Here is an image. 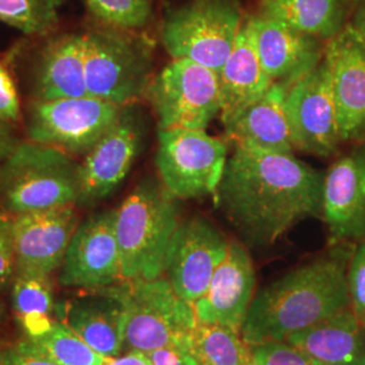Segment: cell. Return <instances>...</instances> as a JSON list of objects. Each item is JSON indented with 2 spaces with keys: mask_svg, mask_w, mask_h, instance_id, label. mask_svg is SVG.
Here are the masks:
<instances>
[{
  "mask_svg": "<svg viewBox=\"0 0 365 365\" xmlns=\"http://www.w3.org/2000/svg\"><path fill=\"white\" fill-rule=\"evenodd\" d=\"M324 180L292 153L235 149L215 199L245 242L269 247L297 223L322 214Z\"/></svg>",
  "mask_w": 365,
  "mask_h": 365,
  "instance_id": "6da1fadb",
  "label": "cell"
},
{
  "mask_svg": "<svg viewBox=\"0 0 365 365\" xmlns=\"http://www.w3.org/2000/svg\"><path fill=\"white\" fill-rule=\"evenodd\" d=\"M352 253L339 247L256 292L241 330L242 339L249 346L282 342L349 309Z\"/></svg>",
  "mask_w": 365,
  "mask_h": 365,
  "instance_id": "7a4b0ae2",
  "label": "cell"
},
{
  "mask_svg": "<svg viewBox=\"0 0 365 365\" xmlns=\"http://www.w3.org/2000/svg\"><path fill=\"white\" fill-rule=\"evenodd\" d=\"M179 225L175 197L164 185L149 179L140 182L117 210L122 280L161 277Z\"/></svg>",
  "mask_w": 365,
  "mask_h": 365,
  "instance_id": "3957f363",
  "label": "cell"
},
{
  "mask_svg": "<svg viewBox=\"0 0 365 365\" xmlns=\"http://www.w3.org/2000/svg\"><path fill=\"white\" fill-rule=\"evenodd\" d=\"M101 291L120 304L123 341L130 351L192 348L194 307L175 292L167 277L120 280Z\"/></svg>",
  "mask_w": 365,
  "mask_h": 365,
  "instance_id": "277c9868",
  "label": "cell"
},
{
  "mask_svg": "<svg viewBox=\"0 0 365 365\" xmlns=\"http://www.w3.org/2000/svg\"><path fill=\"white\" fill-rule=\"evenodd\" d=\"M78 173L66 152L21 141L0 163V200L11 215L78 205Z\"/></svg>",
  "mask_w": 365,
  "mask_h": 365,
  "instance_id": "5b68a950",
  "label": "cell"
},
{
  "mask_svg": "<svg viewBox=\"0 0 365 365\" xmlns=\"http://www.w3.org/2000/svg\"><path fill=\"white\" fill-rule=\"evenodd\" d=\"M81 34L88 95L119 107L145 98L153 78V48L146 37L106 25Z\"/></svg>",
  "mask_w": 365,
  "mask_h": 365,
  "instance_id": "8992f818",
  "label": "cell"
},
{
  "mask_svg": "<svg viewBox=\"0 0 365 365\" xmlns=\"http://www.w3.org/2000/svg\"><path fill=\"white\" fill-rule=\"evenodd\" d=\"M242 24L240 0H188L165 13L160 41L172 60H190L218 73Z\"/></svg>",
  "mask_w": 365,
  "mask_h": 365,
  "instance_id": "52a82bcc",
  "label": "cell"
},
{
  "mask_svg": "<svg viewBox=\"0 0 365 365\" xmlns=\"http://www.w3.org/2000/svg\"><path fill=\"white\" fill-rule=\"evenodd\" d=\"M227 163V144L202 129H158L156 167L175 199L215 195Z\"/></svg>",
  "mask_w": 365,
  "mask_h": 365,
  "instance_id": "ba28073f",
  "label": "cell"
},
{
  "mask_svg": "<svg viewBox=\"0 0 365 365\" xmlns=\"http://www.w3.org/2000/svg\"><path fill=\"white\" fill-rule=\"evenodd\" d=\"M145 98L153 107L158 129L206 128L221 114L218 73L190 60H173L152 78Z\"/></svg>",
  "mask_w": 365,
  "mask_h": 365,
  "instance_id": "9c48e42d",
  "label": "cell"
},
{
  "mask_svg": "<svg viewBox=\"0 0 365 365\" xmlns=\"http://www.w3.org/2000/svg\"><path fill=\"white\" fill-rule=\"evenodd\" d=\"M122 108L91 95L31 101L27 108V137L69 155H87L117 122Z\"/></svg>",
  "mask_w": 365,
  "mask_h": 365,
  "instance_id": "30bf717a",
  "label": "cell"
},
{
  "mask_svg": "<svg viewBox=\"0 0 365 365\" xmlns=\"http://www.w3.org/2000/svg\"><path fill=\"white\" fill-rule=\"evenodd\" d=\"M144 140L141 114L133 105L123 107L117 122L78 164V205L93 206L111 195L129 175Z\"/></svg>",
  "mask_w": 365,
  "mask_h": 365,
  "instance_id": "8fae6325",
  "label": "cell"
},
{
  "mask_svg": "<svg viewBox=\"0 0 365 365\" xmlns=\"http://www.w3.org/2000/svg\"><path fill=\"white\" fill-rule=\"evenodd\" d=\"M286 113L294 149L322 158L337 152L342 141L325 58L288 90Z\"/></svg>",
  "mask_w": 365,
  "mask_h": 365,
  "instance_id": "7c38bea8",
  "label": "cell"
},
{
  "mask_svg": "<svg viewBox=\"0 0 365 365\" xmlns=\"http://www.w3.org/2000/svg\"><path fill=\"white\" fill-rule=\"evenodd\" d=\"M115 220L117 211L107 210L78 225L61 264V284L101 289L122 280Z\"/></svg>",
  "mask_w": 365,
  "mask_h": 365,
  "instance_id": "4fadbf2b",
  "label": "cell"
},
{
  "mask_svg": "<svg viewBox=\"0 0 365 365\" xmlns=\"http://www.w3.org/2000/svg\"><path fill=\"white\" fill-rule=\"evenodd\" d=\"M229 241L203 217L180 222L172 238L165 272L175 292L194 306L221 264Z\"/></svg>",
  "mask_w": 365,
  "mask_h": 365,
  "instance_id": "5bb4252c",
  "label": "cell"
},
{
  "mask_svg": "<svg viewBox=\"0 0 365 365\" xmlns=\"http://www.w3.org/2000/svg\"><path fill=\"white\" fill-rule=\"evenodd\" d=\"M342 143L365 144V41L348 24L327 41L325 56Z\"/></svg>",
  "mask_w": 365,
  "mask_h": 365,
  "instance_id": "9a60e30c",
  "label": "cell"
},
{
  "mask_svg": "<svg viewBox=\"0 0 365 365\" xmlns=\"http://www.w3.org/2000/svg\"><path fill=\"white\" fill-rule=\"evenodd\" d=\"M78 226L75 205L13 215L16 274L49 276L61 267Z\"/></svg>",
  "mask_w": 365,
  "mask_h": 365,
  "instance_id": "2e32d148",
  "label": "cell"
},
{
  "mask_svg": "<svg viewBox=\"0 0 365 365\" xmlns=\"http://www.w3.org/2000/svg\"><path fill=\"white\" fill-rule=\"evenodd\" d=\"M256 295V272L248 250L230 241L206 292L196 300V324L218 325L241 336Z\"/></svg>",
  "mask_w": 365,
  "mask_h": 365,
  "instance_id": "e0dca14e",
  "label": "cell"
},
{
  "mask_svg": "<svg viewBox=\"0 0 365 365\" xmlns=\"http://www.w3.org/2000/svg\"><path fill=\"white\" fill-rule=\"evenodd\" d=\"M248 19L261 66L274 83L291 88L322 63L325 56L322 39L262 15Z\"/></svg>",
  "mask_w": 365,
  "mask_h": 365,
  "instance_id": "ac0fdd59",
  "label": "cell"
},
{
  "mask_svg": "<svg viewBox=\"0 0 365 365\" xmlns=\"http://www.w3.org/2000/svg\"><path fill=\"white\" fill-rule=\"evenodd\" d=\"M322 217L336 244L365 240V144L337 160L324 180Z\"/></svg>",
  "mask_w": 365,
  "mask_h": 365,
  "instance_id": "d6986e66",
  "label": "cell"
},
{
  "mask_svg": "<svg viewBox=\"0 0 365 365\" xmlns=\"http://www.w3.org/2000/svg\"><path fill=\"white\" fill-rule=\"evenodd\" d=\"M31 71V101L88 95L83 34L64 33L48 39L39 48Z\"/></svg>",
  "mask_w": 365,
  "mask_h": 365,
  "instance_id": "ffe728a7",
  "label": "cell"
},
{
  "mask_svg": "<svg viewBox=\"0 0 365 365\" xmlns=\"http://www.w3.org/2000/svg\"><path fill=\"white\" fill-rule=\"evenodd\" d=\"M61 300L54 306L64 327L78 334L92 349L106 357H117L125 346L122 331V309L117 300L101 289Z\"/></svg>",
  "mask_w": 365,
  "mask_h": 365,
  "instance_id": "44dd1931",
  "label": "cell"
},
{
  "mask_svg": "<svg viewBox=\"0 0 365 365\" xmlns=\"http://www.w3.org/2000/svg\"><path fill=\"white\" fill-rule=\"evenodd\" d=\"M223 126L260 101L274 81L261 66L248 16L235 39V48L218 72Z\"/></svg>",
  "mask_w": 365,
  "mask_h": 365,
  "instance_id": "7402d4cb",
  "label": "cell"
},
{
  "mask_svg": "<svg viewBox=\"0 0 365 365\" xmlns=\"http://www.w3.org/2000/svg\"><path fill=\"white\" fill-rule=\"evenodd\" d=\"M286 84L274 83L256 103L225 126V138L235 149L292 153V141L286 113Z\"/></svg>",
  "mask_w": 365,
  "mask_h": 365,
  "instance_id": "603a6c76",
  "label": "cell"
},
{
  "mask_svg": "<svg viewBox=\"0 0 365 365\" xmlns=\"http://www.w3.org/2000/svg\"><path fill=\"white\" fill-rule=\"evenodd\" d=\"M286 342L327 365H365V327L351 307L289 336Z\"/></svg>",
  "mask_w": 365,
  "mask_h": 365,
  "instance_id": "cb8c5ba5",
  "label": "cell"
},
{
  "mask_svg": "<svg viewBox=\"0 0 365 365\" xmlns=\"http://www.w3.org/2000/svg\"><path fill=\"white\" fill-rule=\"evenodd\" d=\"M349 0H261L259 15L322 41L346 26Z\"/></svg>",
  "mask_w": 365,
  "mask_h": 365,
  "instance_id": "d4e9b609",
  "label": "cell"
},
{
  "mask_svg": "<svg viewBox=\"0 0 365 365\" xmlns=\"http://www.w3.org/2000/svg\"><path fill=\"white\" fill-rule=\"evenodd\" d=\"M192 352L199 365H247L252 351L240 334L218 325L196 324Z\"/></svg>",
  "mask_w": 365,
  "mask_h": 365,
  "instance_id": "484cf974",
  "label": "cell"
},
{
  "mask_svg": "<svg viewBox=\"0 0 365 365\" xmlns=\"http://www.w3.org/2000/svg\"><path fill=\"white\" fill-rule=\"evenodd\" d=\"M68 0H0V22L26 36H48Z\"/></svg>",
  "mask_w": 365,
  "mask_h": 365,
  "instance_id": "4316f807",
  "label": "cell"
},
{
  "mask_svg": "<svg viewBox=\"0 0 365 365\" xmlns=\"http://www.w3.org/2000/svg\"><path fill=\"white\" fill-rule=\"evenodd\" d=\"M30 339L58 365H105L108 360L60 322L45 336Z\"/></svg>",
  "mask_w": 365,
  "mask_h": 365,
  "instance_id": "83f0119b",
  "label": "cell"
},
{
  "mask_svg": "<svg viewBox=\"0 0 365 365\" xmlns=\"http://www.w3.org/2000/svg\"><path fill=\"white\" fill-rule=\"evenodd\" d=\"M88 11L106 26L140 30L152 19L150 0H83Z\"/></svg>",
  "mask_w": 365,
  "mask_h": 365,
  "instance_id": "f1b7e54d",
  "label": "cell"
},
{
  "mask_svg": "<svg viewBox=\"0 0 365 365\" xmlns=\"http://www.w3.org/2000/svg\"><path fill=\"white\" fill-rule=\"evenodd\" d=\"M16 318L30 313L51 314L54 309L49 276L16 274L13 287Z\"/></svg>",
  "mask_w": 365,
  "mask_h": 365,
  "instance_id": "f546056e",
  "label": "cell"
},
{
  "mask_svg": "<svg viewBox=\"0 0 365 365\" xmlns=\"http://www.w3.org/2000/svg\"><path fill=\"white\" fill-rule=\"evenodd\" d=\"M252 357L264 365H327L286 341L250 346Z\"/></svg>",
  "mask_w": 365,
  "mask_h": 365,
  "instance_id": "4dcf8cb0",
  "label": "cell"
},
{
  "mask_svg": "<svg viewBox=\"0 0 365 365\" xmlns=\"http://www.w3.org/2000/svg\"><path fill=\"white\" fill-rule=\"evenodd\" d=\"M348 287L351 298V310L365 327V240L353 250L348 268Z\"/></svg>",
  "mask_w": 365,
  "mask_h": 365,
  "instance_id": "1f68e13d",
  "label": "cell"
},
{
  "mask_svg": "<svg viewBox=\"0 0 365 365\" xmlns=\"http://www.w3.org/2000/svg\"><path fill=\"white\" fill-rule=\"evenodd\" d=\"M0 365H58L33 344L30 339H21L16 345L0 351Z\"/></svg>",
  "mask_w": 365,
  "mask_h": 365,
  "instance_id": "d6a6232c",
  "label": "cell"
},
{
  "mask_svg": "<svg viewBox=\"0 0 365 365\" xmlns=\"http://www.w3.org/2000/svg\"><path fill=\"white\" fill-rule=\"evenodd\" d=\"M21 118V102L13 78L0 60V119L16 123Z\"/></svg>",
  "mask_w": 365,
  "mask_h": 365,
  "instance_id": "836d02e7",
  "label": "cell"
},
{
  "mask_svg": "<svg viewBox=\"0 0 365 365\" xmlns=\"http://www.w3.org/2000/svg\"><path fill=\"white\" fill-rule=\"evenodd\" d=\"M16 276V257L11 226L0 235V288L7 287Z\"/></svg>",
  "mask_w": 365,
  "mask_h": 365,
  "instance_id": "e575fe53",
  "label": "cell"
},
{
  "mask_svg": "<svg viewBox=\"0 0 365 365\" xmlns=\"http://www.w3.org/2000/svg\"><path fill=\"white\" fill-rule=\"evenodd\" d=\"M152 365H199L192 348L167 346L148 353Z\"/></svg>",
  "mask_w": 365,
  "mask_h": 365,
  "instance_id": "d590c367",
  "label": "cell"
},
{
  "mask_svg": "<svg viewBox=\"0 0 365 365\" xmlns=\"http://www.w3.org/2000/svg\"><path fill=\"white\" fill-rule=\"evenodd\" d=\"M21 327L26 333L27 339H39L52 330L54 322L49 314L30 313L18 318Z\"/></svg>",
  "mask_w": 365,
  "mask_h": 365,
  "instance_id": "8d00e7d4",
  "label": "cell"
},
{
  "mask_svg": "<svg viewBox=\"0 0 365 365\" xmlns=\"http://www.w3.org/2000/svg\"><path fill=\"white\" fill-rule=\"evenodd\" d=\"M19 143L11 125L0 119V163L13 153Z\"/></svg>",
  "mask_w": 365,
  "mask_h": 365,
  "instance_id": "74e56055",
  "label": "cell"
},
{
  "mask_svg": "<svg viewBox=\"0 0 365 365\" xmlns=\"http://www.w3.org/2000/svg\"><path fill=\"white\" fill-rule=\"evenodd\" d=\"M105 365H152V363L148 353L130 351L119 357H108Z\"/></svg>",
  "mask_w": 365,
  "mask_h": 365,
  "instance_id": "f35d334b",
  "label": "cell"
},
{
  "mask_svg": "<svg viewBox=\"0 0 365 365\" xmlns=\"http://www.w3.org/2000/svg\"><path fill=\"white\" fill-rule=\"evenodd\" d=\"M351 25L356 29V31L365 41V4H363L361 7H359V10L354 13Z\"/></svg>",
  "mask_w": 365,
  "mask_h": 365,
  "instance_id": "ab89813d",
  "label": "cell"
},
{
  "mask_svg": "<svg viewBox=\"0 0 365 365\" xmlns=\"http://www.w3.org/2000/svg\"><path fill=\"white\" fill-rule=\"evenodd\" d=\"M13 223V215L7 211H3L0 210V235L7 230Z\"/></svg>",
  "mask_w": 365,
  "mask_h": 365,
  "instance_id": "60d3db41",
  "label": "cell"
},
{
  "mask_svg": "<svg viewBox=\"0 0 365 365\" xmlns=\"http://www.w3.org/2000/svg\"><path fill=\"white\" fill-rule=\"evenodd\" d=\"M6 317V310H4V307H3V304L0 303V322L3 321V318Z\"/></svg>",
  "mask_w": 365,
  "mask_h": 365,
  "instance_id": "b9f144b4",
  "label": "cell"
},
{
  "mask_svg": "<svg viewBox=\"0 0 365 365\" xmlns=\"http://www.w3.org/2000/svg\"><path fill=\"white\" fill-rule=\"evenodd\" d=\"M247 365H264V364H261V363H259V361H256V360H255V359H253V357H252V360H250V361H249L248 364Z\"/></svg>",
  "mask_w": 365,
  "mask_h": 365,
  "instance_id": "7bdbcfd3",
  "label": "cell"
}]
</instances>
